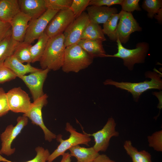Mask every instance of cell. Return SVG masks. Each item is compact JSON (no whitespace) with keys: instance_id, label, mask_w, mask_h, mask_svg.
Here are the masks:
<instances>
[{"instance_id":"42","label":"cell","mask_w":162,"mask_h":162,"mask_svg":"<svg viewBox=\"0 0 162 162\" xmlns=\"http://www.w3.org/2000/svg\"><path fill=\"white\" fill-rule=\"evenodd\" d=\"M2 162H5V161H2Z\"/></svg>"},{"instance_id":"14","label":"cell","mask_w":162,"mask_h":162,"mask_svg":"<svg viewBox=\"0 0 162 162\" xmlns=\"http://www.w3.org/2000/svg\"><path fill=\"white\" fill-rule=\"evenodd\" d=\"M50 70L40 69L38 71L19 77L28 88L33 101L43 96V86Z\"/></svg>"},{"instance_id":"30","label":"cell","mask_w":162,"mask_h":162,"mask_svg":"<svg viewBox=\"0 0 162 162\" xmlns=\"http://www.w3.org/2000/svg\"><path fill=\"white\" fill-rule=\"evenodd\" d=\"M35 150L36 152L35 157L31 160L24 162H48L47 159L50 154L48 149L38 146L35 148ZM2 161L15 162L6 159L2 157L0 153V162Z\"/></svg>"},{"instance_id":"3","label":"cell","mask_w":162,"mask_h":162,"mask_svg":"<svg viewBox=\"0 0 162 162\" xmlns=\"http://www.w3.org/2000/svg\"><path fill=\"white\" fill-rule=\"evenodd\" d=\"M94 58L77 44L70 45L65 48L62 69L66 73H78L88 68Z\"/></svg>"},{"instance_id":"6","label":"cell","mask_w":162,"mask_h":162,"mask_svg":"<svg viewBox=\"0 0 162 162\" xmlns=\"http://www.w3.org/2000/svg\"><path fill=\"white\" fill-rule=\"evenodd\" d=\"M116 30L113 36L109 38L116 41L118 40L122 44H126L129 40L130 35L135 32L142 31V28L134 18L131 13L122 10Z\"/></svg>"},{"instance_id":"11","label":"cell","mask_w":162,"mask_h":162,"mask_svg":"<svg viewBox=\"0 0 162 162\" xmlns=\"http://www.w3.org/2000/svg\"><path fill=\"white\" fill-rule=\"evenodd\" d=\"M6 96L10 111L13 112L26 114L32 106L28 94L20 87L9 90Z\"/></svg>"},{"instance_id":"32","label":"cell","mask_w":162,"mask_h":162,"mask_svg":"<svg viewBox=\"0 0 162 162\" xmlns=\"http://www.w3.org/2000/svg\"><path fill=\"white\" fill-rule=\"evenodd\" d=\"M148 146L158 152L162 151V130L155 132L148 136Z\"/></svg>"},{"instance_id":"25","label":"cell","mask_w":162,"mask_h":162,"mask_svg":"<svg viewBox=\"0 0 162 162\" xmlns=\"http://www.w3.org/2000/svg\"><path fill=\"white\" fill-rule=\"evenodd\" d=\"M49 38L44 32L38 39L37 43L31 46L30 52L32 63L39 61L45 50Z\"/></svg>"},{"instance_id":"12","label":"cell","mask_w":162,"mask_h":162,"mask_svg":"<svg viewBox=\"0 0 162 162\" xmlns=\"http://www.w3.org/2000/svg\"><path fill=\"white\" fill-rule=\"evenodd\" d=\"M116 125L114 119L110 117L101 130L92 134H87L89 136L94 137L95 144L93 147L96 152H105L111 137L119 136L118 132L116 130Z\"/></svg>"},{"instance_id":"23","label":"cell","mask_w":162,"mask_h":162,"mask_svg":"<svg viewBox=\"0 0 162 162\" xmlns=\"http://www.w3.org/2000/svg\"><path fill=\"white\" fill-rule=\"evenodd\" d=\"M81 39L98 40L102 42L106 40L101 27L90 21L83 32Z\"/></svg>"},{"instance_id":"27","label":"cell","mask_w":162,"mask_h":162,"mask_svg":"<svg viewBox=\"0 0 162 162\" xmlns=\"http://www.w3.org/2000/svg\"><path fill=\"white\" fill-rule=\"evenodd\" d=\"M142 7L146 11L148 17L152 19L162 7L161 0H144Z\"/></svg>"},{"instance_id":"26","label":"cell","mask_w":162,"mask_h":162,"mask_svg":"<svg viewBox=\"0 0 162 162\" xmlns=\"http://www.w3.org/2000/svg\"><path fill=\"white\" fill-rule=\"evenodd\" d=\"M31 44L24 41L19 42L16 46L13 55L21 62L30 64L32 57L30 52Z\"/></svg>"},{"instance_id":"4","label":"cell","mask_w":162,"mask_h":162,"mask_svg":"<svg viewBox=\"0 0 162 162\" xmlns=\"http://www.w3.org/2000/svg\"><path fill=\"white\" fill-rule=\"evenodd\" d=\"M117 52L113 55L106 54V57H114L122 59L123 64L129 70H132L136 64L143 63L149 51V44L145 42L138 43L136 48L129 49L125 48L117 39Z\"/></svg>"},{"instance_id":"16","label":"cell","mask_w":162,"mask_h":162,"mask_svg":"<svg viewBox=\"0 0 162 162\" xmlns=\"http://www.w3.org/2000/svg\"><path fill=\"white\" fill-rule=\"evenodd\" d=\"M86 10L89 21L99 25L104 24L113 14L118 12L116 8L105 6H89Z\"/></svg>"},{"instance_id":"39","label":"cell","mask_w":162,"mask_h":162,"mask_svg":"<svg viewBox=\"0 0 162 162\" xmlns=\"http://www.w3.org/2000/svg\"><path fill=\"white\" fill-rule=\"evenodd\" d=\"M62 158L60 162H71V156L69 152H65L62 155Z\"/></svg>"},{"instance_id":"24","label":"cell","mask_w":162,"mask_h":162,"mask_svg":"<svg viewBox=\"0 0 162 162\" xmlns=\"http://www.w3.org/2000/svg\"><path fill=\"white\" fill-rule=\"evenodd\" d=\"M19 42L13 38L11 34L0 40V64L13 55Z\"/></svg>"},{"instance_id":"20","label":"cell","mask_w":162,"mask_h":162,"mask_svg":"<svg viewBox=\"0 0 162 162\" xmlns=\"http://www.w3.org/2000/svg\"><path fill=\"white\" fill-rule=\"evenodd\" d=\"M102 43V41L98 40L81 39L77 44L94 58L106 57V54Z\"/></svg>"},{"instance_id":"7","label":"cell","mask_w":162,"mask_h":162,"mask_svg":"<svg viewBox=\"0 0 162 162\" xmlns=\"http://www.w3.org/2000/svg\"><path fill=\"white\" fill-rule=\"evenodd\" d=\"M17 124L15 126L12 124L8 125L0 135L1 147L0 153L8 156L13 154L15 148H11V144L14 140L21 133L23 128L28 124V118L23 115L18 116L16 119Z\"/></svg>"},{"instance_id":"5","label":"cell","mask_w":162,"mask_h":162,"mask_svg":"<svg viewBox=\"0 0 162 162\" xmlns=\"http://www.w3.org/2000/svg\"><path fill=\"white\" fill-rule=\"evenodd\" d=\"M65 130L70 133L69 138L64 140L62 135L57 136L56 140L60 142V144L53 152L50 154L47 159L48 162H52L57 157L62 156L67 150L73 147L80 144L89 146L88 143L91 139L87 133L84 131L83 133L78 132L69 122H67Z\"/></svg>"},{"instance_id":"10","label":"cell","mask_w":162,"mask_h":162,"mask_svg":"<svg viewBox=\"0 0 162 162\" xmlns=\"http://www.w3.org/2000/svg\"><path fill=\"white\" fill-rule=\"evenodd\" d=\"M75 19L70 8L58 11L50 21L44 32L49 38L63 34Z\"/></svg>"},{"instance_id":"37","label":"cell","mask_w":162,"mask_h":162,"mask_svg":"<svg viewBox=\"0 0 162 162\" xmlns=\"http://www.w3.org/2000/svg\"><path fill=\"white\" fill-rule=\"evenodd\" d=\"M11 34L10 23L0 20V40Z\"/></svg>"},{"instance_id":"33","label":"cell","mask_w":162,"mask_h":162,"mask_svg":"<svg viewBox=\"0 0 162 162\" xmlns=\"http://www.w3.org/2000/svg\"><path fill=\"white\" fill-rule=\"evenodd\" d=\"M16 77L14 73L3 64H0V84L13 80Z\"/></svg>"},{"instance_id":"40","label":"cell","mask_w":162,"mask_h":162,"mask_svg":"<svg viewBox=\"0 0 162 162\" xmlns=\"http://www.w3.org/2000/svg\"><path fill=\"white\" fill-rule=\"evenodd\" d=\"M162 9L161 8L157 13V14H156L154 16L158 21L160 23L162 22Z\"/></svg>"},{"instance_id":"36","label":"cell","mask_w":162,"mask_h":162,"mask_svg":"<svg viewBox=\"0 0 162 162\" xmlns=\"http://www.w3.org/2000/svg\"><path fill=\"white\" fill-rule=\"evenodd\" d=\"M123 0H91L89 6H105L110 7L115 4H120Z\"/></svg>"},{"instance_id":"38","label":"cell","mask_w":162,"mask_h":162,"mask_svg":"<svg viewBox=\"0 0 162 162\" xmlns=\"http://www.w3.org/2000/svg\"><path fill=\"white\" fill-rule=\"evenodd\" d=\"M91 162H116L111 159L105 154H99Z\"/></svg>"},{"instance_id":"28","label":"cell","mask_w":162,"mask_h":162,"mask_svg":"<svg viewBox=\"0 0 162 162\" xmlns=\"http://www.w3.org/2000/svg\"><path fill=\"white\" fill-rule=\"evenodd\" d=\"M120 16V12L114 14L103 24L102 28L103 32L109 38L113 36L116 30Z\"/></svg>"},{"instance_id":"13","label":"cell","mask_w":162,"mask_h":162,"mask_svg":"<svg viewBox=\"0 0 162 162\" xmlns=\"http://www.w3.org/2000/svg\"><path fill=\"white\" fill-rule=\"evenodd\" d=\"M89 21L88 14L85 12L75 19L63 33L66 47L77 44Z\"/></svg>"},{"instance_id":"17","label":"cell","mask_w":162,"mask_h":162,"mask_svg":"<svg viewBox=\"0 0 162 162\" xmlns=\"http://www.w3.org/2000/svg\"><path fill=\"white\" fill-rule=\"evenodd\" d=\"M18 2L20 12L28 16L31 20L38 18L47 9L44 0H18Z\"/></svg>"},{"instance_id":"8","label":"cell","mask_w":162,"mask_h":162,"mask_svg":"<svg viewBox=\"0 0 162 162\" xmlns=\"http://www.w3.org/2000/svg\"><path fill=\"white\" fill-rule=\"evenodd\" d=\"M48 98L47 94H44L43 96L34 101L30 110L23 115L31 120L32 123L39 126L43 131L45 140L51 142L56 139L57 136L45 125L42 115V109L47 104Z\"/></svg>"},{"instance_id":"19","label":"cell","mask_w":162,"mask_h":162,"mask_svg":"<svg viewBox=\"0 0 162 162\" xmlns=\"http://www.w3.org/2000/svg\"><path fill=\"white\" fill-rule=\"evenodd\" d=\"M18 0H0V20L10 23L20 12Z\"/></svg>"},{"instance_id":"2","label":"cell","mask_w":162,"mask_h":162,"mask_svg":"<svg viewBox=\"0 0 162 162\" xmlns=\"http://www.w3.org/2000/svg\"><path fill=\"white\" fill-rule=\"evenodd\" d=\"M155 69L153 72H146V76L151 79L150 81L132 83L128 82H119L110 79H108L103 82L104 85H111L116 88L124 90L130 92L132 94L134 100L137 102L140 96L145 92L152 89L161 90L162 89L161 74Z\"/></svg>"},{"instance_id":"18","label":"cell","mask_w":162,"mask_h":162,"mask_svg":"<svg viewBox=\"0 0 162 162\" xmlns=\"http://www.w3.org/2000/svg\"><path fill=\"white\" fill-rule=\"evenodd\" d=\"M3 64L8 67L19 77L28 73H31L39 70L40 69L34 67L30 64H24L21 62L13 55L7 58Z\"/></svg>"},{"instance_id":"15","label":"cell","mask_w":162,"mask_h":162,"mask_svg":"<svg viewBox=\"0 0 162 162\" xmlns=\"http://www.w3.org/2000/svg\"><path fill=\"white\" fill-rule=\"evenodd\" d=\"M31 18L28 15L20 12L10 22L11 35L13 38L18 42L23 41Z\"/></svg>"},{"instance_id":"22","label":"cell","mask_w":162,"mask_h":162,"mask_svg":"<svg viewBox=\"0 0 162 162\" xmlns=\"http://www.w3.org/2000/svg\"><path fill=\"white\" fill-rule=\"evenodd\" d=\"M124 147L127 154L131 158L132 162H152L151 155L145 150L139 151L134 147L130 140H126Z\"/></svg>"},{"instance_id":"1","label":"cell","mask_w":162,"mask_h":162,"mask_svg":"<svg viewBox=\"0 0 162 162\" xmlns=\"http://www.w3.org/2000/svg\"><path fill=\"white\" fill-rule=\"evenodd\" d=\"M66 47L63 34L49 38L39 61L42 69L56 71L62 68Z\"/></svg>"},{"instance_id":"29","label":"cell","mask_w":162,"mask_h":162,"mask_svg":"<svg viewBox=\"0 0 162 162\" xmlns=\"http://www.w3.org/2000/svg\"><path fill=\"white\" fill-rule=\"evenodd\" d=\"M47 9L59 11L70 8L73 0H44Z\"/></svg>"},{"instance_id":"34","label":"cell","mask_w":162,"mask_h":162,"mask_svg":"<svg viewBox=\"0 0 162 162\" xmlns=\"http://www.w3.org/2000/svg\"><path fill=\"white\" fill-rule=\"evenodd\" d=\"M140 1L139 0H123L120 4L122 10L129 13L135 10L140 11L141 9L139 4Z\"/></svg>"},{"instance_id":"31","label":"cell","mask_w":162,"mask_h":162,"mask_svg":"<svg viewBox=\"0 0 162 162\" xmlns=\"http://www.w3.org/2000/svg\"><path fill=\"white\" fill-rule=\"evenodd\" d=\"M90 0H73L70 9L75 19L80 16L89 6Z\"/></svg>"},{"instance_id":"21","label":"cell","mask_w":162,"mask_h":162,"mask_svg":"<svg viewBox=\"0 0 162 162\" xmlns=\"http://www.w3.org/2000/svg\"><path fill=\"white\" fill-rule=\"evenodd\" d=\"M69 150L71 156L75 157L79 161L91 162L99 154L93 147L85 148L79 145L71 147Z\"/></svg>"},{"instance_id":"35","label":"cell","mask_w":162,"mask_h":162,"mask_svg":"<svg viewBox=\"0 0 162 162\" xmlns=\"http://www.w3.org/2000/svg\"><path fill=\"white\" fill-rule=\"evenodd\" d=\"M10 111L6 93L0 87V117L7 114Z\"/></svg>"},{"instance_id":"9","label":"cell","mask_w":162,"mask_h":162,"mask_svg":"<svg viewBox=\"0 0 162 162\" xmlns=\"http://www.w3.org/2000/svg\"><path fill=\"white\" fill-rule=\"evenodd\" d=\"M58 11L47 9L38 18L31 20L28 23L23 41L31 44L38 39L44 32L48 23Z\"/></svg>"},{"instance_id":"41","label":"cell","mask_w":162,"mask_h":162,"mask_svg":"<svg viewBox=\"0 0 162 162\" xmlns=\"http://www.w3.org/2000/svg\"><path fill=\"white\" fill-rule=\"evenodd\" d=\"M77 162H87V161H77Z\"/></svg>"}]
</instances>
